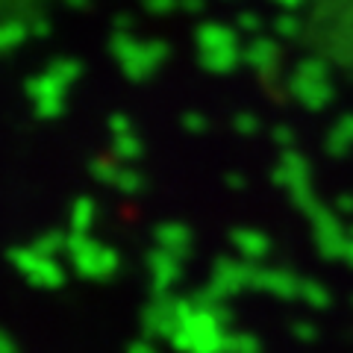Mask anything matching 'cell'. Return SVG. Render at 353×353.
I'll return each instance as SVG.
<instances>
[{"label": "cell", "instance_id": "8", "mask_svg": "<svg viewBox=\"0 0 353 353\" xmlns=\"http://www.w3.org/2000/svg\"><path fill=\"white\" fill-rule=\"evenodd\" d=\"M88 221H92V203L80 201V203H77V209H74V224H77V230H80V233L88 227Z\"/></svg>", "mask_w": 353, "mask_h": 353}, {"label": "cell", "instance_id": "3", "mask_svg": "<svg viewBox=\"0 0 353 353\" xmlns=\"http://www.w3.org/2000/svg\"><path fill=\"white\" fill-rule=\"evenodd\" d=\"M159 245L165 248V253H183V248L189 245V233H185L183 227H176V224H168V227H162L159 230Z\"/></svg>", "mask_w": 353, "mask_h": 353}, {"label": "cell", "instance_id": "7", "mask_svg": "<svg viewBox=\"0 0 353 353\" xmlns=\"http://www.w3.org/2000/svg\"><path fill=\"white\" fill-rule=\"evenodd\" d=\"M227 350H236V353H259L256 341L248 339V336H236V339H227Z\"/></svg>", "mask_w": 353, "mask_h": 353}, {"label": "cell", "instance_id": "1", "mask_svg": "<svg viewBox=\"0 0 353 353\" xmlns=\"http://www.w3.org/2000/svg\"><path fill=\"white\" fill-rule=\"evenodd\" d=\"M74 256H77V265H80V271L88 274V277H106V274L115 268V256H112V253L101 250L97 245H92V241H88L85 248L77 250Z\"/></svg>", "mask_w": 353, "mask_h": 353}, {"label": "cell", "instance_id": "11", "mask_svg": "<svg viewBox=\"0 0 353 353\" xmlns=\"http://www.w3.org/2000/svg\"><path fill=\"white\" fill-rule=\"evenodd\" d=\"M115 150H121V157H136V153H139V145H132V139H121Z\"/></svg>", "mask_w": 353, "mask_h": 353}, {"label": "cell", "instance_id": "9", "mask_svg": "<svg viewBox=\"0 0 353 353\" xmlns=\"http://www.w3.org/2000/svg\"><path fill=\"white\" fill-rule=\"evenodd\" d=\"M301 294H303V297H309V301H312L315 306H324V303H327V294H324L321 289H318L315 283H303V285H301Z\"/></svg>", "mask_w": 353, "mask_h": 353}, {"label": "cell", "instance_id": "4", "mask_svg": "<svg viewBox=\"0 0 353 353\" xmlns=\"http://www.w3.org/2000/svg\"><path fill=\"white\" fill-rule=\"evenodd\" d=\"M153 274H157V283L159 285H168L174 277H176V259L171 253H159V256H153Z\"/></svg>", "mask_w": 353, "mask_h": 353}, {"label": "cell", "instance_id": "6", "mask_svg": "<svg viewBox=\"0 0 353 353\" xmlns=\"http://www.w3.org/2000/svg\"><path fill=\"white\" fill-rule=\"evenodd\" d=\"M236 245L250 259H256V256H262V253H265V239L256 236V233H239L236 236Z\"/></svg>", "mask_w": 353, "mask_h": 353}, {"label": "cell", "instance_id": "13", "mask_svg": "<svg viewBox=\"0 0 353 353\" xmlns=\"http://www.w3.org/2000/svg\"><path fill=\"white\" fill-rule=\"evenodd\" d=\"M345 256H350V262H353V245H347V250H345Z\"/></svg>", "mask_w": 353, "mask_h": 353}, {"label": "cell", "instance_id": "2", "mask_svg": "<svg viewBox=\"0 0 353 353\" xmlns=\"http://www.w3.org/2000/svg\"><path fill=\"white\" fill-rule=\"evenodd\" d=\"M253 280H259V285L265 289H274L280 294H294L301 285H297L289 274H280V271H262V274H253Z\"/></svg>", "mask_w": 353, "mask_h": 353}, {"label": "cell", "instance_id": "5", "mask_svg": "<svg viewBox=\"0 0 353 353\" xmlns=\"http://www.w3.org/2000/svg\"><path fill=\"white\" fill-rule=\"evenodd\" d=\"M30 280L39 283V285H59L62 274H59V268H57V265H53L50 259H41V262L36 265V271L30 274Z\"/></svg>", "mask_w": 353, "mask_h": 353}, {"label": "cell", "instance_id": "12", "mask_svg": "<svg viewBox=\"0 0 353 353\" xmlns=\"http://www.w3.org/2000/svg\"><path fill=\"white\" fill-rule=\"evenodd\" d=\"M132 353H153L148 345H132Z\"/></svg>", "mask_w": 353, "mask_h": 353}, {"label": "cell", "instance_id": "10", "mask_svg": "<svg viewBox=\"0 0 353 353\" xmlns=\"http://www.w3.org/2000/svg\"><path fill=\"white\" fill-rule=\"evenodd\" d=\"M57 248H59V239H57V236H50V239H41V241H39V245H36V253H41V256L48 259Z\"/></svg>", "mask_w": 353, "mask_h": 353}]
</instances>
